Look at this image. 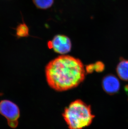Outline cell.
Masks as SVG:
<instances>
[{
  "label": "cell",
  "mask_w": 128,
  "mask_h": 129,
  "mask_svg": "<svg viewBox=\"0 0 128 129\" xmlns=\"http://www.w3.org/2000/svg\"><path fill=\"white\" fill-rule=\"evenodd\" d=\"M49 86L57 91H65L80 84L85 77L82 62L70 55H61L50 61L45 69Z\"/></svg>",
  "instance_id": "6da1fadb"
},
{
  "label": "cell",
  "mask_w": 128,
  "mask_h": 129,
  "mask_svg": "<svg viewBox=\"0 0 128 129\" xmlns=\"http://www.w3.org/2000/svg\"><path fill=\"white\" fill-rule=\"evenodd\" d=\"M69 129H82L92 123L94 116L90 106L80 100L72 102L62 114Z\"/></svg>",
  "instance_id": "7a4b0ae2"
},
{
  "label": "cell",
  "mask_w": 128,
  "mask_h": 129,
  "mask_svg": "<svg viewBox=\"0 0 128 129\" xmlns=\"http://www.w3.org/2000/svg\"><path fill=\"white\" fill-rule=\"evenodd\" d=\"M103 88L108 94H113L118 92L120 83L118 79L113 75H108L104 77L102 82Z\"/></svg>",
  "instance_id": "5b68a950"
},
{
  "label": "cell",
  "mask_w": 128,
  "mask_h": 129,
  "mask_svg": "<svg viewBox=\"0 0 128 129\" xmlns=\"http://www.w3.org/2000/svg\"><path fill=\"white\" fill-rule=\"evenodd\" d=\"M33 2L37 7L45 10L51 7L54 0H33Z\"/></svg>",
  "instance_id": "52a82bcc"
},
{
  "label": "cell",
  "mask_w": 128,
  "mask_h": 129,
  "mask_svg": "<svg viewBox=\"0 0 128 129\" xmlns=\"http://www.w3.org/2000/svg\"><path fill=\"white\" fill-rule=\"evenodd\" d=\"M126 90L127 92L128 93V86H127L126 87Z\"/></svg>",
  "instance_id": "9c48e42d"
},
{
  "label": "cell",
  "mask_w": 128,
  "mask_h": 129,
  "mask_svg": "<svg viewBox=\"0 0 128 129\" xmlns=\"http://www.w3.org/2000/svg\"><path fill=\"white\" fill-rule=\"evenodd\" d=\"M48 46L53 49L55 52L65 55L71 50V41L66 36L58 34L54 37L52 40L48 43Z\"/></svg>",
  "instance_id": "277c9868"
},
{
  "label": "cell",
  "mask_w": 128,
  "mask_h": 129,
  "mask_svg": "<svg viewBox=\"0 0 128 129\" xmlns=\"http://www.w3.org/2000/svg\"><path fill=\"white\" fill-rule=\"evenodd\" d=\"M16 35L19 37H28L29 35V29L25 23L21 24L17 27Z\"/></svg>",
  "instance_id": "ba28073f"
},
{
  "label": "cell",
  "mask_w": 128,
  "mask_h": 129,
  "mask_svg": "<svg viewBox=\"0 0 128 129\" xmlns=\"http://www.w3.org/2000/svg\"><path fill=\"white\" fill-rule=\"evenodd\" d=\"M0 114L7 120L9 125L15 128L18 125L20 110L17 105L9 100H4L0 102Z\"/></svg>",
  "instance_id": "3957f363"
},
{
  "label": "cell",
  "mask_w": 128,
  "mask_h": 129,
  "mask_svg": "<svg viewBox=\"0 0 128 129\" xmlns=\"http://www.w3.org/2000/svg\"><path fill=\"white\" fill-rule=\"evenodd\" d=\"M116 70L120 79L128 81V60L121 59L117 65Z\"/></svg>",
  "instance_id": "8992f818"
}]
</instances>
